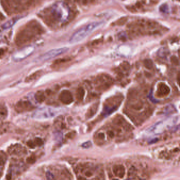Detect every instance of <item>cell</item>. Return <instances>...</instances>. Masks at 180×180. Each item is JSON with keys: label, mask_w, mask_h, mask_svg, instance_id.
<instances>
[{"label": "cell", "mask_w": 180, "mask_h": 180, "mask_svg": "<svg viewBox=\"0 0 180 180\" xmlns=\"http://www.w3.org/2000/svg\"><path fill=\"white\" fill-rule=\"evenodd\" d=\"M143 102L141 100H139L133 103L131 105V107L135 111H140L143 107Z\"/></svg>", "instance_id": "4fadbf2b"}, {"label": "cell", "mask_w": 180, "mask_h": 180, "mask_svg": "<svg viewBox=\"0 0 180 180\" xmlns=\"http://www.w3.org/2000/svg\"><path fill=\"white\" fill-rule=\"evenodd\" d=\"M136 172H137V171L135 167H131L129 171L128 174L130 177H134L136 175Z\"/></svg>", "instance_id": "2e32d148"}, {"label": "cell", "mask_w": 180, "mask_h": 180, "mask_svg": "<svg viewBox=\"0 0 180 180\" xmlns=\"http://www.w3.org/2000/svg\"><path fill=\"white\" fill-rule=\"evenodd\" d=\"M85 94V90L82 87H79L76 92V98L79 102H82Z\"/></svg>", "instance_id": "7c38bea8"}, {"label": "cell", "mask_w": 180, "mask_h": 180, "mask_svg": "<svg viewBox=\"0 0 180 180\" xmlns=\"http://www.w3.org/2000/svg\"><path fill=\"white\" fill-rule=\"evenodd\" d=\"M31 108V104L27 101H21L17 104V109L20 111L30 110Z\"/></svg>", "instance_id": "9c48e42d"}, {"label": "cell", "mask_w": 180, "mask_h": 180, "mask_svg": "<svg viewBox=\"0 0 180 180\" xmlns=\"http://www.w3.org/2000/svg\"><path fill=\"white\" fill-rule=\"evenodd\" d=\"M56 113V110L53 108L44 107L36 110L32 115V117L34 118L39 119H48L55 116Z\"/></svg>", "instance_id": "3957f363"}, {"label": "cell", "mask_w": 180, "mask_h": 180, "mask_svg": "<svg viewBox=\"0 0 180 180\" xmlns=\"http://www.w3.org/2000/svg\"><path fill=\"white\" fill-rule=\"evenodd\" d=\"M98 106H99V102H97L92 105V106L89 108L87 114V116L88 117V118L92 117L96 113V112L98 110Z\"/></svg>", "instance_id": "8fae6325"}, {"label": "cell", "mask_w": 180, "mask_h": 180, "mask_svg": "<svg viewBox=\"0 0 180 180\" xmlns=\"http://www.w3.org/2000/svg\"><path fill=\"white\" fill-rule=\"evenodd\" d=\"M59 99L62 103L65 105L70 104L73 101L71 93L67 90H64L61 92L59 95Z\"/></svg>", "instance_id": "52a82bcc"}, {"label": "cell", "mask_w": 180, "mask_h": 180, "mask_svg": "<svg viewBox=\"0 0 180 180\" xmlns=\"http://www.w3.org/2000/svg\"><path fill=\"white\" fill-rule=\"evenodd\" d=\"M35 160H36V158H35V157H34V156H31V157H29V158H28L27 161H28V162L29 163L32 164L33 163H34V162H35Z\"/></svg>", "instance_id": "d6986e66"}, {"label": "cell", "mask_w": 180, "mask_h": 180, "mask_svg": "<svg viewBox=\"0 0 180 180\" xmlns=\"http://www.w3.org/2000/svg\"><path fill=\"white\" fill-rule=\"evenodd\" d=\"M19 18H18V17H16V18H14L13 19L9 20L7 21V22L4 23L3 24L2 26V28L4 30L10 29L16 23V22L19 20Z\"/></svg>", "instance_id": "30bf717a"}, {"label": "cell", "mask_w": 180, "mask_h": 180, "mask_svg": "<svg viewBox=\"0 0 180 180\" xmlns=\"http://www.w3.org/2000/svg\"><path fill=\"white\" fill-rule=\"evenodd\" d=\"M92 145V144L91 143V142L90 141H89V142H87L86 143H85L84 144H82V147H85V148H88Z\"/></svg>", "instance_id": "44dd1931"}, {"label": "cell", "mask_w": 180, "mask_h": 180, "mask_svg": "<svg viewBox=\"0 0 180 180\" xmlns=\"http://www.w3.org/2000/svg\"><path fill=\"white\" fill-rule=\"evenodd\" d=\"M34 47L33 46H28L21 49L14 55L13 59L16 61L22 60L31 55L34 51Z\"/></svg>", "instance_id": "277c9868"}, {"label": "cell", "mask_w": 180, "mask_h": 180, "mask_svg": "<svg viewBox=\"0 0 180 180\" xmlns=\"http://www.w3.org/2000/svg\"><path fill=\"white\" fill-rule=\"evenodd\" d=\"M171 92V89L168 86L164 83L160 82L157 86V92L156 95L157 97H163L167 96L170 94Z\"/></svg>", "instance_id": "8992f818"}, {"label": "cell", "mask_w": 180, "mask_h": 180, "mask_svg": "<svg viewBox=\"0 0 180 180\" xmlns=\"http://www.w3.org/2000/svg\"><path fill=\"white\" fill-rule=\"evenodd\" d=\"M68 50L67 48H61L58 49H55L49 51L48 52L44 53L41 57L40 59L41 60H48L49 59H52L56 57L62 55L64 53H66Z\"/></svg>", "instance_id": "5b68a950"}, {"label": "cell", "mask_w": 180, "mask_h": 180, "mask_svg": "<svg viewBox=\"0 0 180 180\" xmlns=\"http://www.w3.org/2000/svg\"><path fill=\"white\" fill-rule=\"evenodd\" d=\"M102 24L101 22H94L82 27L77 31L74 33L70 37L69 42L71 43H76L80 42L90 35L95 30L97 29Z\"/></svg>", "instance_id": "6da1fadb"}, {"label": "cell", "mask_w": 180, "mask_h": 180, "mask_svg": "<svg viewBox=\"0 0 180 180\" xmlns=\"http://www.w3.org/2000/svg\"><path fill=\"white\" fill-rule=\"evenodd\" d=\"M54 11L58 18L61 22L67 21L69 19L70 9L68 6L63 2H59L54 6Z\"/></svg>", "instance_id": "7a4b0ae2"}, {"label": "cell", "mask_w": 180, "mask_h": 180, "mask_svg": "<svg viewBox=\"0 0 180 180\" xmlns=\"http://www.w3.org/2000/svg\"><path fill=\"white\" fill-rule=\"evenodd\" d=\"M107 134H108L109 138H114V133L112 131H108V132H107Z\"/></svg>", "instance_id": "ffe728a7"}, {"label": "cell", "mask_w": 180, "mask_h": 180, "mask_svg": "<svg viewBox=\"0 0 180 180\" xmlns=\"http://www.w3.org/2000/svg\"><path fill=\"white\" fill-rule=\"evenodd\" d=\"M34 143L35 145H37L38 146H41L43 144V142L41 139H40L39 138H36V140L34 141Z\"/></svg>", "instance_id": "e0dca14e"}, {"label": "cell", "mask_w": 180, "mask_h": 180, "mask_svg": "<svg viewBox=\"0 0 180 180\" xmlns=\"http://www.w3.org/2000/svg\"><path fill=\"white\" fill-rule=\"evenodd\" d=\"M35 99H36V101L39 102H42L44 101L46 97L44 96V94L43 92L42 91H38L36 92V95H35Z\"/></svg>", "instance_id": "5bb4252c"}, {"label": "cell", "mask_w": 180, "mask_h": 180, "mask_svg": "<svg viewBox=\"0 0 180 180\" xmlns=\"http://www.w3.org/2000/svg\"><path fill=\"white\" fill-rule=\"evenodd\" d=\"M97 138L100 140H102L105 138V134L103 133H99L97 134Z\"/></svg>", "instance_id": "ac0fdd59"}, {"label": "cell", "mask_w": 180, "mask_h": 180, "mask_svg": "<svg viewBox=\"0 0 180 180\" xmlns=\"http://www.w3.org/2000/svg\"><path fill=\"white\" fill-rule=\"evenodd\" d=\"M144 65L148 69H151L153 67V63L152 62V61L150 60H145L144 62Z\"/></svg>", "instance_id": "9a60e30c"}, {"label": "cell", "mask_w": 180, "mask_h": 180, "mask_svg": "<svg viewBox=\"0 0 180 180\" xmlns=\"http://www.w3.org/2000/svg\"><path fill=\"white\" fill-rule=\"evenodd\" d=\"M113 173L115 176L119 178H123L124 177L125 174V169L123 165H116L113 167Z\"/></svg>", "instance_id": "ba28073f"}]
</instances>
